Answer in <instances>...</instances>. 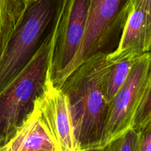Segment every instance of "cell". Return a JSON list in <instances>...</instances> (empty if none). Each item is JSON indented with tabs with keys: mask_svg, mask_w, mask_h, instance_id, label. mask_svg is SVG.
<instances>
[{
	"mask_svg": "<svg viewBox=\"0 0 151 151\" xmlns=\"http://www.w3.org/2000/svg\"><path fill=\"white\" fill-rule=\"evenodd\" d=\"M100 53L84 62L60 87L70 105L78 151L101 147L109 110L106 78L115 63Z\"/></svg>",
	"mask_w": 151,
	"mask_h": 151,
	"instance_id": "6da1fadb",
	"label": "cell"
},
{
	"mask_svg": "<svg viewBox=\"0 0 151 151\" xmlns=\"http://www.w3.org/2000/svg\"><path fill=\"white\" fill-rule=\"evenodd\" d=\"M53 31L54 28L32 61L0 94V148L23 127L43 93L49 77Z\"/></svg>",
	"mask_w": 151,
	"mask_h": 151,
	"instance_id": "7a4b0ae2",
	"label": "cell"
},
{
	"mask_svg": "<svg viewBox=\"0 0 151 151\" xmlns=\"http://www.w3.org/2000/svg\"><path fill=\"white\" fill-rule=\"evenodd\" d=\"M60 0L28 3L0 59V94L32 61L52 32Z\"/></svg>",
	"mask_w": 151,
	"mask_h": 151,
	"instance_id": "3957f363",
	"label": "cell"
},
{
	"mask_svg": "<svg viewBox=\"0 0 151 151\" xmlns=\"http://www.w3.org/2000/svg\"><path fill=\"white\" fill-rule=\"evenodd\" d=\"M132 0H89L83 38L75 59L65 70L56 87L60 88L84 62L100 53L109 54L117 47Z\"/></svg>",
	"mask_w": 151,
	"mask_h": 151,
	"instance_id": "277c9868",
	"label": "cell"
},
{
	"mask_svg": "<svg viewBox=\"0 0 151 151\" xmlns=\"http://www.w3.org/2000/svg\"><path fill=\"white\" fill-rule=\"evenodd\" d=\"M89 0H60L53 31L49 78L57 85L83 38Z\"/></svg>",
	"mask_w": 151,
	"mask_h": 151,
	"instance_id": "5b68a950",
	"label": "cell"
},
{
	"mask_svg": "<svg viewBox=\"0 0 151 151\" xmlns=\"http://www.w3.org/2000/svg\"><path fill=\"white\" fill-rule=\"evenodd\" d=\"M150 62V52L137 58L126 81L109 104L101 147L132 128L144 96Z\"/></svg>",
	"mask_w": 151,
	"mask_h": 151,
	"instance_id": "8992f818",
	"label": "cell"
},
{
	"mask_svg": "<svg viewBox=\"0 0 151 151\" xmlns=\"http://www.w3.org/2000/svg\"><path fill=\"white\" fill-rule=\"evenodd\" d=\"M37 106L58 150L78 151L69 99L49 77Z\"/></svg>",
	"mask_w": 151,
	"mask_h": 151,
	"instance_id": "52a82bcc",
	"label": "cell"
},
{
	"mask_svg": "<svg viewBox=\"0 0 151 151\" xmlns=\"http://www.w3.org/2000/svg\"><path fill=\"white\" fill-rule=\"evenodd\" d=\"M151 50V0H132L116 50L108 55L113 63L136 59Z\"/></svg>",
	"mask_w": 151,
	"mask_h": 151,
	"instance_id": "ba28073f",
	"label": "cell"
},
{
	"mask_svg": "<svg viewBox=\"0 0 151 151\" xmlns=\"http://www.w3.org/2000/svg\"><path fill=\"white\" fill-rule=\"evenodd\" d=\"M27 5V0H0V59Z\"/></svg>",
	"mask_w": 151,
	"mask_h": 151,
	"instance_id": "9c48e42d",
	"label": "cell"
},
{
	"mask_svg": "<svg viewBox=\"0 0 151 151\" xmlns=\"http://www.w3.org/2000/svg\"><path fill=\"white\" fill-rule=\"evenodd\" d=\"M137 59H127L113 65L106 78V95L109 104L125 84Z\"/></svg>",
	"mask_w": 151,
	"mask_h": 151,
	"instance_id": "30bf717a",
	"label": "cell"
},
{
	"mask_svg": "<svg viewBox=\"0 0 151 151\" xmlns=\"http://www.w3.org/2000/svg\"><path fill=\"white\" fill-rule=\"evenodd\" d=\"M151 53V50H150ZM151 120V62L145 90L135 115L132 128L140 131Z\"/></svg>",
	"mask_w": 151,
	"mask_h": 151,
	"instance_id": "8fae6325",
	"label": "cell"
},
{
	"mask_svg": "<svg viewBox=\"0 0 151 151\" xmlns=\"http://www.w3.org/2000/svg\"><path fill=\"white\" fill-rule=\"evenodd\" d=\"M105 151H140L139 132L131 128L108 144Z\"/></svg>",
	"mask_w": 151,
	"mask_h": 151,
	"instance_id": "7c38bea8",
	"label": "cell"
},
{
	"mask_svg": "<svg viewBox=\"0 0 151 151\" xmlns=\"http://www.w3.org/2000/svg\"><path fill=\"white\" fill-rule=\"evenodd\" d=\"M139 132L140 151H151V120Z\"/></svg>",
	"mask_w": 151,
	"mask_h": 151,
	"instance_id": "4fadbf2b",
	"label": "cell"
},
{
	"mask_svg": "<svg viewBox=\"0 0 151 151\" xmlns=\"http://www.w3.org/2000/svg\"><path fill=\"white\" fill-rule=\"evenodd\" d=\"M80 151H105L104 147H97V148H89V149L82 150Z\"/></svg>",
	"mask_w": 151,
	"mask_h": 151,
	"instance_id": "5bb4252c",
	"label": "cell"
},
{
	"mask_svg": "<svg viewBox=\"0 0 151 151\" xmlns=\"http://www.w3.org/2000/svg\"><path fill=\"white\" fill-rule=\"evenodd\" d=\"M7 145H6V146L0 148V151H7Z\"/></svg>",
	"mask_w": 151,
	"mask_h": 151,
	"instance_id": "9a60e30c",
	"label": "cell"
},
{
	"mask_svg": "<svg viewBox=\"0 0 151 151\" xmlns=\"http://www.w3.org/2000/svg\"><path fill=\"white\" fill-rule=\"evenodd\" d=\"M34 151H58V150H34Z\"/></svg>",
	"mask_w": 151,
	"mask_h": 151,
	"instance_id": "2e32d148",
	"label": "cell"
},
{
	"mask_svg": "<svg viewBox=\"0 0 151 151\" xmlns=\"http://www.w3.org/2000/svg\"><path fill=\"white\" fill-rule=\"evenodd\" d=\"M35 1V0H27V2H30V1Z\"/></svg>",
	"mask_w": 151,
	"mask_h": 151,
	"instance_id": "e0dca14e",
	"label": "cell"
}]
</instances>
